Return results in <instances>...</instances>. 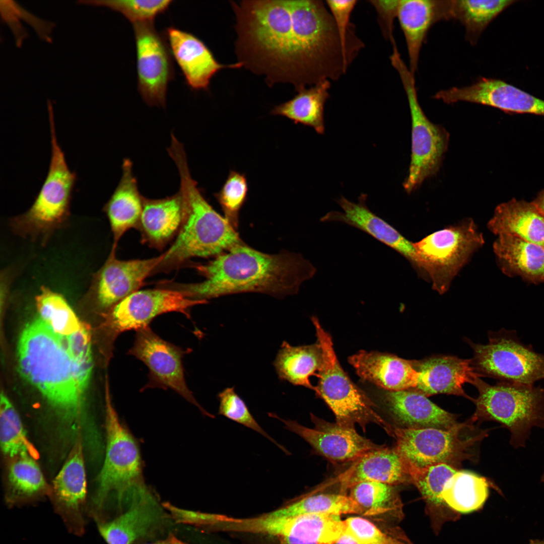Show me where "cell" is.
Segmentation results:
<instances>
[{"mask_svg": "<svg viewBox=\"0 0 544 544\" xmlns=\"http://www.w3.org/2000/svg\"><path fill=\"white\" fill-rule=\"evenodd\" d=\"M238 62L265 77L269 86L297 92L347 73L341 39L328 9L319 0L231 1Z\"/></svg>", "mask_w": 544, "mask_h": 544, "instance_id": "1", "label": "cell"}, {"mask_svg": "<svg viewBox=\"0 0 544 544\" xmlns=\"http://www.w3.org/2000/svg\"><path fill=\"white\" fill-rule=\"evenodd\" d=\"M192 266L205 278L200 282L165 281V288L193 300L206 301L236 293H260L282 298L296 294L315 275L313 264L298 253L268 254L244 242L204 263Z\"/></svg>", "mask_w": 544, "mask_h": 544, "instance_id": "2", "label": "cell"}, {"mask_svg": "<svg viewBox=\"0 0 544 544\" xmlns=\"http://www.w3.org/2000/svg\"><path fill=\"white\" fill-rule=\"evenodd\" d=\"M167 151L180 176L183 218L176 237L152 275L177 269L192 258L215 257L243 243L237 230L209 203L192 178L183 145L173 139Z\"/></svg>", "mask_w": 544, "mask_h": 544, "instance_id": "3", "label": "cell"}, {"mask_svg": "<svg viewBox=\"0 0 544 544\" xmlns=\"http://www.w3.org/2000/svg\"><path fill=\"white\" fill-rule=\"evenodd\" d=\"M22 375L44 396L64 419H77L85 391L65 337L54 331L40 317L23 330L17 348Z\"/></svg>", "mask_w": 544, "mask_h": 544, "instance_id": "4", "label": "cell"}, {"mask_svg": "<svg viewBox=\"0 0 544 544\" xmlns=\"http://www.w3.org/2000/svg\"><path fill=\"white\" fill-rule=\"evenodd\" d=\"M106 389V445L103 465L86 513L96 523L120 515L130 504L133 487L143 480L142 460L138 442L121 422Z\"/></svg>", "mask_w": 544, "mask_h": 544, "instance_id": "5", "label": "cell"}, {"mask_svg": "<svg viewBox=\"0 0 544 544\" xmlns=\"http://www.w3.org/2000/svg\"><path fill=\"white\" fill-rule=\"evenodd\" d=\"M47 109L51 154L47 176L31 207L24 213L11 218L9 222L16 235L42 245L67 222L77 178L76 174L69 169L58 143L53 107Z\"/></svg>", "mask_w": 544, "mask_h": 544, "instance_id": "6", "label": "cell"}, {"mask_svg": "<svg viewBox=\"0 0 544 544\" xmlns=\"http://www.w3.org/2000/svg\"><path fill=\"white\" fill-rule=\"evenodd\" d=\"M479 396L473 401L475 411L470 419L494 421L511 433L510 443L515 448L525 446L532 427L544 428V389L500 381L492 385L478 378L474 384Z\"/></svg>", "mask_w": 544, "mask_h": 544, "instance_id": "7", "label": "cell"}, {"mask_svg": "<svg viewBox=\"0 0 544 544\" xmlns=\"http://www.w3.org/2000/svg\"><path fill=\"white\" fill-rule=\"evenodd\" d=\"M484 243L483 234L469 218L413 242L419 261L420 276L431 282L433 290L441 295L444 294Z\"/></svg>", "mask_w": 544, "mask_h": 544, "instance_id": "8", "label": "cell"}, {"mask_svg": "<svg viewBox=\"0 0 544 544\" xmlns=\"http://www.w3.org/2000/svg\"><path fill=\"white\" fill-rule=\"evenodd\" d=\"M311 320L323 354L316 394L331 410L337 424L354 428L358 424L365 431L368 424L374 423L390 435L392 426L376 412L374 402L354 383L342 367L330 334L323 329L317 317H312Z\"/></svg>", "mask_w": 544, "mask_h": 544, "instance_id": "9", "label": "cell"}, {"mask_svg": "<svg viewBox=\"0 0 544 544\" xmlns=\"http://www.w3.org/2000/svg\"><path fill=\"white\" fill-rule=\"evenodd\" d=\"M398 72L407 98L412 119V149L407 176L403 183L408 194L439 171L447 151L449 134L442 126L431 121L418 101L415 76L407 69L400 54L390 57Z\"/></svg>", "mask_w": 544, "mask_h": 544, "instance_id": "10", "label": "cell"}, {"mask_svg": "<svg viewBox=\"0 0 544 544\" xmlns=\"http://www.w3.org/2000/svg\"><path fill=\"white\" fill-rule=\"evenodd\" d=\"M468 343L471 365L481 377L529 385L544 379V355L521 342L515 330L490 332L486 345Z\"/></svg>", "mask_w": 544, "mask_h": 544, "instance_id": "11", "label": "cell"}, {"mask_svg": "<svg viewBox=\"0 0 544 544\" xmlns=\"http://www.w3.org/2000/svg\"><path fill=\"white\" fill-rule=\"evenodd\" d=\"M471 421L448 430L392 427L395 449L409 463L420 467L446 463L456 467L472 456L471 448L486 434H470Z\"/></svg>", "mask_w": 544, "mask_h": 544, "instance_id": "12", "label": "cell"}, {"mask_svg": "<svg viewBox=\"0 0 544 544\" xmlns=\"http://www.w3.org/2000/svg\"><path fill=\"white\" fill-rule=\"evenodd\" d=\"M192 351L169 342L150 325L135 331L133 343L127 354L142 361L148 368V381L141 389H170L196 406L203 415L214 418L197 402L185 380L182 359Z\"/></svg>", "mask_w": 544, "mask_h": 544, "instance_id": "13", "label": "cell"}, {"mask_svg": "<svg viewBox=\"0 0 544 544\" xmlns=\"http://www.w3.org/2000/svg\"><path fill=\"white\" fill-rule=\"evenodd\" d=\"M97 525L107 544H145L176 532L177 524L157 496L145 485L127 510Z\"/></svg>", "mask_w": 544, "mask_h": 544, "instance_id": "14", "label": "cell"}, {"mask_svg": "<svg viewBox=\"0 0 544 544\" xmlns=\"http://www.w3.org/2000/svg\"><path fill=\"white\" fill-rule=\"evenodd\" d=\"M138 91L149 106L164 108L168 85L174 75L172 55L166 37L153 22L133 24Z\"/></svg>", "mask_w": 544, "mask_h": 544, "instance_id": "15", "label": "cell"}, {"mask_svg": "<svg viewBox=\"0 0 544 544\" xmlns=\"http://www.w3.org/2000/svg\"><path fill=\"white\" fill-rule=\"evenodd\" d=\"M208 301L191 299L171 289L156 288L138 290L116 305L106 315L110 336L115 338L120 333L149 326L156 317L175 312L191 319V308Z\"/></svg>", "mask_w": 544, "mask_h": 544, "instance_id": "16", "label": "cell"}, {"mask_svg": "<svg viewBox=\"0 0 544 544\" xmlns=\"http://www.w3.org/2000/svg\"><path fill=\"white\" fill-rule=\"evenodd\" d=\"M340 516L318 513L272 517L265 513L246 518L243 529L246 533L276 537L279 544H332L346 532Z\"/></svg>", "mask_w": 544, "mask_h": 544, "instance_id": "17", "label": "cell"}, {"mask_svg": "<svg viewBox=\"0 0 544 544\" xmlns=\"http://www.w3.org/2000/svg\"><path fill=\"white\" fill-rule=\"evenodd\" d=\"M164 257L120 260L111 249L103 265L93 275L89 292L106 315L122 300L139 290Z\"/></svg>", "mask_w": 544, "mask_h": 544, "instance_id": "18", "label": "cell"}, {"mask_svg": "<svg viewBox=\"0 0 544 544\" xmlns=\"http://www.w3.org/2000/svg\"><path fill=\"white\" fill-rule=\"evenodd\" d=\"M269 415L280 420L286 429L300 436L316 451L335 462H353L384 446L360 435L354 428L328 422L312 414L313 428L305 427L296 421L282 419L275 414Z\"/></svg>", "mask_w": 544, "mask_h": 544, "instance_id": "19", "label": "cell"}, {"mask_svg": "<svg viewBox=\"0 0 544 544\" xmlns=\"http://www.w3.org/2000/svg\"><path fill=\"white\" fill-rule=\"evenodd\" d=\"M87 480L81 441L78 440L53 484V505L69 531L77 536L85 529Z\"/></svg>", "mask_w": 544, "mask_h": 544, "instance_id": "20", "label": "cell"}, {"mask_svg": "<svg viewBox=\"0 0 544 544\" xmlns=\"http://www.w3.org/2000/svg\"><path fill=\"white\" fill-rule=\"evenodd\" d=\"M366 199L365 194H362L356 202L342 196L337 202L342 211H330L320 221L341 222L362 230L401 255L420 276V264L413 242L373 213L366 205Z\"/></svg>", "mask_w": 544, "mask_h": 544, "instance_id": "21", "label": "cell"}, {"mask_svg": "<svg viewBox=\"0 0 544 544\" xmlns=\"http://www.w3.org/2000/svg\"><path fill=\"white\" fill-rule=\"evenodd\" d=\"M165 37L173 58L193 90L208 89L212 77L222 69L243 67L239 62L227 65L219 63L207 45L189 32L170 27Z\"/></svg>", "mask_w": 544, "mask_h": 544, "instance_id": "22", "label": "cell"}, {"mask_svg": "<svg viewBox=\"0 0 544 544\" xmlns=\"http://www.w3.org/2000/svg\"><path fill=\"white\" fill-rule=\"evenodd\" d=\"M419 373L418 383L413 389L427 397L438 394L463 396L472 401L463 389L466 383L473 384L481 376L471 365V359L447 355L433 356L412 360Z\"/></svg>", "mask_w": 544, "mask_h": 544, "instance_id": "23", "label": "cell"}, {"mask_svg": "<svg viewBox=\"0 0 544 544\" xmlns=\"http://www.w3.org/2000/svg\"><path fill=\"white\" fill-rule=\"evenodd\" d=\"M383 401L397 427L448 430L458 423L455 416L443 410L413 389L385 390Z\"/></svg>", "mask_w": 544, "mask_h": 544, "instance_id": "24", "label": "cell"}, {"mask_svg": "<svg viewBox=\"0 0 544 544\" xmlns=\"http://www.w3.org/2000/svg\"><path fill=\"white\" fill-rule=\"evenodd\" d=\"M348 362L362 379L387 391L415 388L419 373L412 360L378 352L360 351L348 358Z\"/></svg>", "mask_w": 544, "mask_h": 544, "instance_id": "25", "label": "cell"}, {"mask_svg": "<svg viewBox=\"0 0 544 544\" xmlns=\"http://www.w3.org/2000/svg\"><path fill=\"white\" fill-rule=\"evenodd\" d=\"M451 0H400L397 18L406 43L410 70L418 68L420 51L433 25L451 19Z\"/></svg>", "mask_w": 544, "mask_h": 544, "instance_id": "26", "label": "cell"}, {"mask_svg": "<svg viewBox=\"0 0 544 544\" xmlns=\"http://www.w3.org/2000/svg\"><path fill=\"white\" fill-rule=\"evenodd\" d=\"M459 97L467 102L491 106L507 113L544 116V100L498 79L480 78L462 87Z\"/></svg>", "mask_w": 544, "mask_h": 544, "instance_id": "27", "label": "cell"}, {"mask_svg": "<svg viewBox=\"0 0 544 544\" xmlns=\"http://www.w3.org/2000/svg\"><path fill=\"white\" fill-rule=\"evenodd\" d=\"M337 481L342 490L364 481L390 485L410 483L406 460L395 448L384 446L353 461L349 468L338 475Z\"/></svg>", "mask_w": 544, "mask_h": 544, "instance_id": "28", "label": "cell"}, {"mask_svg": "<svg viewBox=\"0 0 544 544\" xmlns=\"http://www.w3.org/2000/svg\"><path fill=\"white\" fill-rule=\"evenodd\" d=\"M183 218V201L179 191L160 199L143 196V210L137 228L141 242L158 250L163 249L176 237Z\"/></svg>", "mask_w": 544, "mask_h": 544, "instance_id": "29", "label": "cell"}, {"mask_svg": "<svg viewBox=\"0 0 544 544\" xmlns=\"http://www.w3.org/2000/svg\"><path fill=\"white\" fill-rule=\"evenodd\" d=\"M122 169L121 179L103 209L109 222L113 237L111 249L114 250L128 230L137 229L143 210V196L139 191L129 159H124Z\"/></svg>", "mask_w": 544, "mask_h": 544, "instance_id": "30", "label": "cell"}, {"mask_svg": "<svg viewBox=\"0 0 544 544\" xmlns=\"http://www.w3.org/2000/svg\"><path fill=\"white\" fill-rule=\"evenodd\" d=\"M497 236L493 249L504 274L534 284L544 283V248L513 235Z\"/></svg>", "mask_w": 544, "mask_h": 544, "instance_id": "31", "label": "cell"}, {"mask_svg": "<svg viewBox=\"0 0 544 544\" xmlns=\"http://www.w3.org/2000/svg\"><path fill=\"white\" fill-rule=\"evenodd\" d=\"M487 227L496 236L513 235L544 248V214L533 201L513 198L501 203Z\"/></svg>", "mask_w": 544, "mask_h": 544, "instance_id": "32", "label": "cell"}, {"mask_svg": "<svg viewBox=\"0 0 544 544\" xmlns=\"http://www.w3.org/2000/svg\"><path fill=\"white\" fill-rule=\"evenodd\" d=\"M323 363V351L318 341L313 344L298 346L283 341L274 366L279 379L316 392V387L310 378H319Z\"/></svg>", "mask_w": 544, "mask_h": 544, "instance_id": "33", "label": "cell"}, {"mask_svg": "<svg viewBox=\"0 0 544 544\" xmlns=\"http://www.w3.org/2000/svg\"><path fill=\"white\" fill-rule=\"evenodd\" d=\"M330 82L321 81L298 92L292 99L275 106L270 114L286 117L295 123L312 127L319 134L324 132V108L329 97Z\"/></svg>", "mask_w": 544, "mask_h": 544, "instance_id": "34", "label": "cell"}, {"mask_svg": "<svg viewBox=\"0 0 544 544\" xmlns=\"http://www.w3.org/2000/svg\"><path fill=\"white\" fill-rule=\"evenodd\" d=\"M489 483L484 477L472 472L457 470L446 483L442 494L448 508L461 514L483 507L489 494Z\"/></svg>", "mask_w": 544, "mask_h": 544, "instance_id": "35", "label": "cell"}, {"mask_svg": "<svg viewBox=\"0 0 544 544\" xmlns=\"http://www.w3.org/2000/svg\"><path fill=\"white\" fill-rule=\"evenodd\" d=\"M511 0H451V19L465 27L466 38L475 44L488 25L516 2Z\"/></svg>", "mask_w": 544, "mask_h": 544, "instance_id": "36", "label": "cell"}, {"mask_svg": "<svg viewBox=\"0 0 544 544\" xmlns=\"http://www.w3.org/2000/svg\"><path fill=\"white\" fill-rule=\"evenodd\" d=\"M362 514L359 506L343 494L306 495L265 513L272 517H293L308 514Z\"/></svg>", "mask_w": 544, "mask_h": 544, "instance_id": "37", "label": "cell"}, {"mask_svg": "<svg viewBox=\"0 0 544 544\" xmlns=\"http://www.w3.org/2000/svg\"><path fill=\"white\" fill-rule=\"evenodd\" d=\"M29 455L15 457L8 471L10 492L9 504L13 505L31 500L45 493L47 488L39 466Z\"/></svg>", "mask_w": 544, "mask_h": 544, "instance_id": "38", "label": "cell"}, {"mask_svg": "<svg viewBox=\"0 0 544 544\" xmlns=\"http://www.w3.org/2000/svg\"><path fill=\"white\" fill-rule=\"evenodd\" d=\"M0 440L3 453L9 457L29 455L37 459L39 456L27 437L19 414L3 392L1 394Z\"/></svg>", "mask_w": 544, "mask_h": 544, "instance_id": "39", "label": "cell"}, {"mask_svg": "<svg viewBox=\"0 0 544 544\" xmlns=\"http://www.w3.org/2000/svg\"><path fill=\"white\" fill-rule=\"evenodd\" d=\"M35 300L40 318L55 333L66 336L81 328L83 323L61 294L42 286Z\"/></svg>", "mask_w": 544, "mask_h": 544, "instance_id": "40", "label": "cell"}, {"mask_svg": "<svg viewBox=\"0 0 544 544\" xmlns=\"http://www.w3.org/2000/svg\"><path fill=\"white\" fill-rule=\"evenodd\" d=\"M349 489V496L359 506L364 515H379L399 508V498L392 485L364 481Z\"/></svg>", "mask_w": 544, "mask_h": 544, "instance_id": "41", "label": "cell"}, {"mask_svg": "<svg viewBox=\"0 0 544 544\" xmlns=\"http://www.w3.org/2000/svg\"><path fill=\"white\" fill-rule=\"evenodd\" d=\"M406 461L410 483L417 487L427 504L435 507L446 506L442 492L447 482L458 469L446 463L420 467Z\"/></svg>", "mask_w": 544, "mask_h": 544, "instance_id": "42", "label": "cell"}, {"mask_svg": "<svg viewBox=\"0 0 544 544\" xmlns=\"http://www.w3.org/2000/svg\"><path fill=\"white\" fill-rule=\"evenodd\" d=\"M173 2L171 0L141 1H80L81 5L101 6L119 12L132 24L153 22L155 18L164 12Z\"/></svg>", "mask_w": 544, "mask_h": 544, "instance_id": "43", "label": "cell"}, {"mask_svg": "<svg viewBox=\"0 0 544 544\" xmlns=\"http://www.w3.org/2000/svg\"><path fill=\"white\" fill-rule=\"evenodd\" d=\"M358 1L327 0L325 3L334 21L345 54L351 64L364 45L351 23V16Z\"/></svg>", "mask_w": 544, "mask_h": 544, "instance_id": "44", "label": "cell"}, {"mask_svg": "<svg viewBox=\"0 0 544 544\" xmlns=\"http://www.w3.org/2000/svg\"><path fill=\"white\" fill-rule=\"evenodd\" d=\"M248 191L245 174L230 170L221 189L214 194L225 218L237 230L239 212L245 202Z\"/></svg>", "mask_w": 544, "mask_h": 544, "instance_id": "45", "label": "cell"}, {"mask_svg": "<svg viewBox=\"0 0 544 544\" xmlns=\"http://www.w3.org/2000/svg\"><path fill=\"white\" fill-rule=\"evenodd\" d=\"M218 414L256 431L267 438L287 454L289 451L278 443L259 425L243 400L236 393L235 388L227 387L218 394Z\"/></svg>", "mask_w": 544, "mask_h": 544, "instance_id": "46", "label": "cell"}, {"mask_svg": "<svg viewBox=\"0 0 544 544\" xmlns=\"http://www.w3.org/2000/svg\"><path fill=\"white\" fill-rule=\"evenodd\" d=\"M64 337L67 349L77 368L80 384L86 391L93 368L89 330L83 324L79 330Z\"/></svg>", "mask_w": 544, "mask_h": 544, "instance_id": "47", "label": "cell"}, {"mask_svg": "<svg viewBox=\"0 0 544 544\" xmlns=\"http://www.w3.org/2000/svg\"><path fill=\"white\" fill-rule=\"evenodd\" d=\"M162 504L176 524L188 525L208 530L215 525L221 523L233 522L235 519L224 515L180 508L169 502H163Z\"/></svg>", "mask_w": 544, "mask_h": 544, "instance_id": "48", "label": "cell"}, {"mask_svg": "<svg viewBox=\"0 0 544 544\" xmlns=\"http://www.w3.org/2000/svg\"><path fill=\"white\" fill-rule=\"evenodd\" d=\"M344 521L346 531L363 544H408L387 535L365 518L351 517Z\"/></svg>", "mask_w": 544, "mask_h": 544, "instance_id": "49", "label": "cell"}, {"mask_svg": "<svg viewBox=\"0 0 544 544\" xmlns=\"http://www.w3.org/2000/svg\"><path fill=\"white\" fill-rule=\"evenodd\" d=\"M369 2L377 12L383 37L389 40L392 45L396 44L393 35V22L397 18L400 0H371Z\"/></svg>", "mask_w": 544, "mask_h": 544, "instance_id": "50", "label": "cell"}, {"mask_svg": "<svg viewBox=\"0 0 544 544\" xmlns=\"http://www.w3.org/2000/svg\"><path fill=\"white\" fill-rule=\"evenodd\" d=\"M14 4V1H1V15L4 21L9 25L13 33L17 46L20 47L28 34L21 23V20L16 13Z\"/></svg>", "mask_w": 544, "mask_h": 544, "instance_id": "51", "label": "cell"}, {"mask_svg": "<svg viewBox=\"0 0 544 544\" xmlns=\"http://www.w3.org/2000/svg\"><path fill=\"white\" fill-rule=\"evenodd\" d=\"M15 9L20 19H22L31 25L40 39L48 42L51 40L50 35L54 27V24L37 18L21 7L15 2Z\"/></svg>", "mask_w": 544, "mask_h": 544, "instance_id": "52", "label": "cell"}, {"mask_svg": "<svg viewBox=\"0 0 544 544\" xmlns=\"http://www.w3.org/2000/svg\"><path fill=\"white\" fill-rule=\"evenodd\" d=\"M145 544H188L185 541L180 539L177 535L176 532L170 533L165 538Z\"/></svg>", "mask_w": 544, "mask_h": 544, "instance_id": "53", "label": "cell"}, {"mask_svg": "<svg viewBox=\"0 0 544 544\" xmlns=\"http://www.w3.org/2000/svg\"><path fill=\"white\" fill-rule=\"evenodd\" d=\"M332 544H363L357 541L347 531L335 542Z\"/></svg>", "mask_w": 544, "mask_h": 544, "instance_id": "54", "label": "cell"}, {"mask_svg": "<svg viewBox=\"0 0 544 544\" xmlns=\"http://www.w3.org/2000/svg\"><path fill=\"white\" fill-rule=\"evenodd\" d=\"M538 208L544 214V189L538 192L533 201Z\"/></svg>", "mask_w": 544, "mask_h": 544, "instance_id": "55", "label": "cell"}, {"mask_svg": "<svg viewBox=\"0 0 544 544\" xmlns=\"http://www.w3.org/2000/svg\"><path fill=\"white\" fill-rule=\"evenodd\" d=\"M528 544H544V539L531 540Z\"/></svg>", "mask_w": 544, "mask_h": 544, "instance_id": "56", "label": "cell"}, {"mask_svg": "<svg viewBox=\"0 0 544 544\" xmlns=\"http://www.w3.org/2000/svg\"><path fill=\"white\" fill-rule=\"evenodd\" d=\"M541 481L542 482L544 483V473H543V474L542 475V476L541 477Z\"/></svg>", "mask_w": 544, "mask_h": 544, "instance_id": "57", "label": "cell"}]
</instances>
